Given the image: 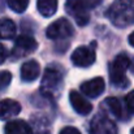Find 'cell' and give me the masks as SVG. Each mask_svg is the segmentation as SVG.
I'll list each match as a JSON object with an SVG mask.
<instances>
[{
  "label": "cell",
  "instance_id": "1",
  "mask_svg": "<svg viewBox=\"0 0 134 134\" xmlns=\"http://www.w3.org/2000/svg\"><path fill=\"white\" fill-rule=\"evenodd\" d=\"M107 18L116 27H128L134 24V0H115L107 9Z\"/></svg>",
  "mask_w": 134,
  "mask_h": 134
},
{
  "label": "cell",
  "instance_id": "2",
  "mask_svg": "<svg viewBox=\"0 0 134 134\" xmlns=\"http://www.w3.org/2000/svg\"><path fill=\"white\" fill-rule=\"evenodd\" d=\"M130 66V60L126 55L120 53L117 55L109 65V80L116 87H126V70Z\"/></svg>",
  "mask_w": 134,
  "mask_h": 134
},
{
  "label": "cell",
  "instance_id": "3",
  "mask_svg": "<svg viewBox=\"0 0 134 134\" xmlns=\"http://www.w3.org/2000/svg\"><path fill=\"white\" fill-rule=\"evenodd\" d=\"M92 5V0H66L65 10L80 26H85L90 21L89 12Z\"/></svg>",
  "mask_w": 134,
  "mask_h": 134
},
{
  "label": "cell",
  "instance_id": "4",
  "mask_svg": "<svg viewBox=\"0 0 134 134\" xmlns=\"http://www.w3.org/2000/svg\"><path fill=\"white\" fill-rule=\"evenodd\" d=\"M73 31V26L66 18H59L48 26L46 35L49 39H65L69 38Z\"/></svg>",
  "mask_w": 134,
  "mask_h": 134
},
{
  "label": "cell",
  "instance_id": "5",
  "mask_svg": "<svg viewBox=\"0 0 134 134\" xmlns=\"http://www.w3.org/2000/svg\"><path fill=\"white\" fill-rule=\"evenodd\" d=\"M61 83H63L61 73L55 68H47L41 82V89L46 94H52L61 86Z\"/></svg>",
  "mask_w": 134,
  "mask_h": 134
},
{
  "label": "cell",
  "instance_id": "6",
  "mask_svg": "<svg viewBox=\"0 0 134 134\" xmlns=\"http://www.w3.org/2000/svg\"><path fill=\"white\" fill-rule=\"evenodd\" d=\"M95 51L94 47H87V46H82L74 49V52L72 53V63L76 66L80 68H87L90 65H92L95 63Z\"/></svg>",
  "mask_w": 134,
  "mask_h": 134
},
{
  "label": "cell",
  "instance_id": "7",
  "mask_svg": "<svg viewBox=\"0 0 134 134\" xmlns=\"http://www.w3.org/2000/svg\"><path fill=\"white\" fill-rule=\"evenodd\" d=\"M89 132L90 134H117V128L108 117L96 115L90 122Z\"/></svg>",
  "mask_w": 134,
  "mask_h": 134
},
{
  "label": "cell",
  "instance_id": "8",
  "mask_svg": "<svg viewBox=\"0 0 134 134\" xmlns=\"http://www.w3.org/2000/svg\"><path fill=\"white\" fill-rule=\"evenodd\" d=\"M37 48H38V43L34 38L27 37V35H21L17 38L12 53L14 57L20 59V57H25V56L33 53Z\"/></svg>",
  "mask_w": 134,
  "mask_h": 134
},
{
  "label": "cell",
  "instance_id": "9",
  "mask_svg": "<svg viewBox=\"0 0 134 134\" xmlns=\"http://www.w3.org/2000/svg\"><path fill=\"white\" fill-rule=\"evenodd\" d=\"M69 100H70V104L74 108V111L77 113H80V115L86 116V115H89L90 112H91V109H92L91 103H90L87 99H85L78 91L72 90L70 94H69Z\"/></svg>",
  "mask_w": 134,
  "mask_h": 134
},
{
  "label": "cell",
  "instance_id": "10",
  "mask_svg": "<svg viewBox=\"0 0 134 134\" xmlns=\"http://www.w3.org/2000/svg\"><path fill=\"white\" fill-rule=\"evenodd\" d=\"M104 80L102 77H95L81 85V91L90 98H96L104 91Z\"/></svg>",
  "mask_w": 134,
  "mask_h": 134
},
{
  "label": "cell",
  "instance_id": "11",
  "mask_svg": "<svg viewBox=\"0 0 134 134\" xmlns=\"http://www.w3.org/2000/svg\"><path fill=\"white\" fill-rule=\"evenodd\" d=\"M21 112V105L13 99L0 100V120H9Z\"/></svg>",
  "mask_w": 134,
  "mask_h": 134
},
{
  "label": "cell",
  "instance_id": "12",
  "mask_svg": "<svg viewBox=\"0 0 134 134\" xmlns=\"http://www.w3.org/2000/svg\"><path fill=\"white\" fill-rule=\"evenodd\" d=\"M41 66L35 60H27L21 66V80L24 82H33L38 78Z\"/></svg>",
  "mask_w": 134,
  "mask_h": 134
},
{
  "label": "cell",
  "instance_id": "13",
  "mask_svg": "<svg viewBox=\"0 0 134 134\" xmlns=\"http://www.w3.org/2000/svg\"><path fill=\"white\" fill-rule=\"evenodd\" d=\"M102 107H103L109 115L115 116V117L119 119V120L124 119V116H125V113H124V107H122L121 102H120L117 98H107V99L103 102Z\"/></svg>",
  "mask_w": 134,
  "mask_h": 134
},
{
  "label": "cell",
  "instance_id": "14",
  "mask_svg": "<svg viewBox=\"0 0 134 134\" xmlns=\"http://www.w3.org/2000/svg\"><path fill=\"white\" fill-rule=\"evenodd\" d=\"M5 134H33L31 128L22 120H14L5 125Z\"/></svg>",
  "mask_w": 134,
  "mask_h": 134
},
{
  "label": "cell",
  "instance_id": "15",
  "mask_svg": "<svg viewBox=\"0 0 134 134\" xmlns=\"http://www.w3.org/2000/svg\"><path fill=\"white\" fill-rule=\"evenodd\" d=\"M37 8L43 17H51L57 9V0H37Z\"/></svg>",
  "mask_w": 134,
  "mask_h": 134
},
{
  "label": "cell",
  "instance_id": "16",
  "mask_svg": "<svg viewBox=\"0 0 134 134\" xmlns=\"http://www.w3.org/2000/svg\"><path fill=\"white\" fill-rule=\"evenodd\" d=\"M16 34V25L9 18L0 20V39H10Z\"/></svg>",
  "mask_w": 134,
  "mask_h": 134
},
{
  "label": "cell",
  "instance_id": "17",
  "mask_svg": "<svg viewBox=\"0 0 134 134\" xmlns=\"http://www.w3.org/2000/svg\"><path fill=\"white\" fill-rule=\"evenodd\" d=\"M8 7L16 13H24L29 7V0H7Z\"/></svg>",
  "mask_w": 134,
  "mask_h": 134
},
{
  "label": "cell",
  "instance_id": "18",
  "mask_svg": "<svg viewBox=\"0 0 134 134\" xmlns=\"http://www.w3.org/2000/svg\"><path fill=\"white\" fill-rule=\"evenodd\" d=\"M12 81V74L7 70L4 72H0V90L5 89Z\"/></svg>",
  "mask_w": 134,
  "mask_h": 134
},
{
  "label": "cell",
  "instance_id": "19",
  "mask_svg": "<svg viewBox=\"0 0 134 134\" xmlns=\"http://www.w3.org/2000/svg\"><path fill=\"white\" fill-rule=\"evenodd\" d=\"M125 103H126V108L129 112L134 113V91L129 92L125 98Z\"/></svg>",
  "mask_w": 134,
  "mask_h": 134
},
{
  "label": "cell",
  "instance_id": "20",
  "mask_svg": "<svg viewBox=\"0 0 134 134\" xmlns=\"http://www.w3.org/2000/svg\"><path fill=\"white\" fill-rule=\"evenodd\" d=\"M60 134H81V133H80L78 129H76V128H73V126H66V128L61 129Z\"/></svg>",
  "mask_w": 134,
  "mask_h": 134
},
{
  "label": "cell",
  "instance_id": "21",
  "mask_svg": "<svg viewBox=\"0 0 134 134\" xmlns=\"http://www.w3.org/2000/svg\"><path fill=\"white\" fill-rule=\"evenodd\" d=\"M7 59V49L3 44H0V64H3Z\"/></svg>",
  "mask_w": 134,
  "mask_h": 134
},
{
  "label": "cell",
  "instance_id": "22",
  "mask_svg": "<svg viewBox=\"0 0 134 134\" xmlns=\"http://www.w3.org/2000/svg\"><path fill=\"white\" fill-rule=\"evenodd\" d=\"M129 43H130V44L134 47V31L132 33V34H130V35H129Z\"/></svg>",
  "mask_w": 134,
  "mask_h": 134
},
{
  "label": "cell",
  "instance_id": "23",
  "mask_svg": "<svg viewBox=\"0 0 134 134\" xmlns=\"http://www.w3.org/2000/svg\"><path fill=\"white\" fill-rule=\"evenodd\" d=\"M132 134H134V129H133V130H132Z\"/></svg>",
  "mask_w": 134,
  "mask_h": 134
}]
</instances>
